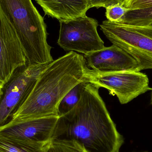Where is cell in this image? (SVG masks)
Instances as JSON below:
<instances>
[{"label": "cell", "mask_w": 152, "mask_h": 152, "mask_svg": "<svg viewBox=\"0 0 152 152\" xmlns=\"http://www.w3.org/2000/svg\"><path fill=\"white\" fill-rule=\"evenodd\" d=\"M99 88L86 87L77 104L59 117L51 141H73L86 152H119L124 138L118 132Z\"/></svg>", "instance_id": "1"}, {"label": "cell", "mask_w": 152, "mask_h": 152, "mask_svg": "<svg viewBox=\"0 0 152 152\" xmlns=\"http://www.w3.org/2000/svg\"><path fill=\"white\" fill-rule=\"evenodd\" d=\"M88 69L84 56L75 52H69L53 60L42 71L10 121L58 116L60 102L71 88L86 80Z\"/></svg>", "instance_id": "2"}, {"label": "cell", "mask_w": 152, "mask_h": 152, "mask_svg": "<svg viewBox=\"0 0 152 152\" xmlns=\"http://www.w3.org/2000/svg\"><path fill=\"white\" fill-rule=\"evenodd\" d=\"M0 9L18 34L27 64L43 65L53 61L46 24L32 0H0Z\"/></svg>", "instance_id": "3"}, {"label": "cell", "mask_w": 152, "mask_h": 152, "mask_svg": "<svg viewBox=\"0 0 152 152\" xmlns=\"http://www.w3.org/2000/svg\"><path fill=\"white\" fill-rule=\"evenodd\" d=\"M100 28L113 44L134 58L141 70L152 69V24L134 26L104 20Z\"/></svg>", "instance_id": "4"}, {"label": "cell", "mask_w": 152, "mask_h": 152, "mask_svg": "<svg viewBox=\"0 0 152 152\" xmlns=\"http://www.w3.org/2000/svg\"><path fill=\"white\" fill-rule=\"evenodd\" d=\"M59 22L58 43L66 51L86 55L105 47L97 32L98 22L95 19L86 15Z\"/></svg>", "instance_id": "5"}, {"label": "cell", "mask_w": 152, "mask_h": 152, "mask_svg": "<svg viewBox=\"0 0 152 152\" xmlns=\"http://www.w3.org/2000/svg\"><path fill=\"white\" fill-rule=\"evenodd\" d=\"M89 83L104 88L116 95L121 104H126L152 88L146 74L140 71H123L99 74L88 69L86 76Z\"/></svg>", "instance_id": "6"}, {"label": "cell", "mask_w": 152, "mask_h": 152, "mask_svg": "<svg viewBox=\"0 0 152 152\" xmlns=\"http://www.w3.org/2000/svg\"><path fill=\"white\" fill-rule=\"evenodd\" d=\"M50 63L34 66L27 63L15 71L3 88L0 99V127L11 120L13 113L31 92L40 74Z\"/></svg>", "instance_id": "7"}, {"label": "cell", "mask_w": 152, "mask_h": 152, "mask_svg": "<svg viewBox=\"0 0 152 152\" xmlns=\"http://www.w3.org/2000/svg\"><path fill=\"white\" fill-rule=\"evenodd\" d=\"M27 63L18 34L0 9V88H3L15 71Z\"/></svg>", "instance_id": "8"}, {"label": "cell", "mask_w": 152, "mask_h": 152, "mask_svg": "<svg viewBox=\"0 0 152 152\" xmlns=\"http://www.w3.org/2000/svg\"><path fill=\"white\" fill-rule=\"evenodd\" d=\"M58 116L10 121L0 127V136L42 143L51 141Z\"/></svg>", "instance_id": "9"}, {"label": "cell", "mask_w": 152, "mask_h": 152, "mask_svg": "<svg viewBox=\"0 0 152 152\" xmlns=\"http://www.w3.org/2000/svg\"><path fill=\"white\" fill-rule=\"evenodd\" d=\"M84 57L87 67L99 74L141 71L139 63L134 58L114 45L84 55Z\"/></svg>", "instance_id": "10"}, {"label": "cell", "mask_w": 152, "mask_h": 152, "mask_svg": "<svg viewBox=\"0 0 152 152\" xmlns=\"http://www.w3.org/2000/svg\"><path fill=\"white\" fill-rule=\"evenodd\" d=\"M45 15L59 21L69 20L86 15L91 8L89 0H34Z\"/></svg>", "instance_id": "11"}, {"label": "cell", "mask_w": 152, "mask_h": 152, "mask_svg": "<svg viewBox=\"0 0 152 152\" xmlns=\"http://www.w3.org/2000/svg\"><path fill=\"white\" fill-rule=\"evenodd\" d=\"M49 143L34 142L0 136V152H45Z\"/></svg>", "instance_id": "12"}, {"label": "cell", "mask_w": 152, "mask_h": 152, "mask_svg": "<svg viewBox=\"0 0 152 152\" xmlns=\"http://www.w3.org/2000/svg\"><path fill=\"white\" fill-rule=\"evenodd\" d=\"M86 79L80 82L71 88L61 99L57 108V115L59 117L69 112L77 104L83 92L89 84Z\"/></svg>", "instance_id": "13"}, {"label": "cell", "mask_w": 152, "mask_h": 152, "mask_svg": "<svg viewBox=\"0 0 152 152\" xmlns=\"http://www.w3.org/2000/svg\"><path fill=\"white\" fill-rule=\"evenodd\" d=\"M119 24L134 26H145L152 24V7L129 10Z\"/></svg>", "instance_id": "14"}, {"label": "cell", "mask_w": 152, "mask_h": 152, "mask_svg": "<svg viewBox=\"0 0 152 152\" xmlns=\"http://www.w3.org/2000/svg\"><path fill=\"white\" fill-rule=\"evenodd\" d=\"M45 152H86L73 141H51L47 145Z\"/></svg>", "instance_id": "15"}, {"label": "cell", "mask_w": 152, "mask_h": 152, "mask_svg": "<svg viewBox=\"0 0 152 152\" xmlns=\"http://www.w3.org/2000/svg\"><path fill=\"white\" fill-rule=\"evenodd\" d=\"M106 9L105 16L109 21L119 23L129 10L121 4L110 5Z\"/></svg>", "instance_id": "16"}, {"label": "cell", "mask_w": 152, "mask_h": 152, "mask_svg": "<svg viewBox=\"0 0 152 152\" xmlns=\"http://www.w3.org/2000/svg\"><path fill=\"white\" fill-rule=\"evenodd\" d=\"M123 5L129 10L152 7V0H124Z\"/></svg>", "instance_id": "17"}, {"label": "cell", "mask_w": 152, "mask_h": 152, "mask_svg": "<svg viewBox=\"0 0 152 152\" xmlns=\"http://www.w3.org/2000/svg\"><path fill=\"white\" fill-rule=\"evenodd\" d=\"M91 8H107L110 5L116 4L123 5L124 0H89Z\"/></svg>", "instance_id": "18"}, {"label": "cell", "mask_w": 152, "mask_h": 152, "mask_svg": "<svg viewBox=\"0 0 152 152\" xmlns=\"http://www.w3.org/2000/svg\"><path fill=\"white\" fill-rule=\"evenodd\" d=\"M3 93V88H0V99H1V97Z\"/></svg>", "instance_id": "19"}, {"label": "cell", "mask_w": 152, "mask_h": 152, "mask_svg": "<svg viewBox=\"0 0 152 152\" xmlns=\"http://www.w3.org/2000/svg\"><path fill=\"white\" fill-rule=\"evenodd\" d=\"M151 103L152 104V88L151 89Z\"/></svg>", "instance_id": "20"}]
</instances>
